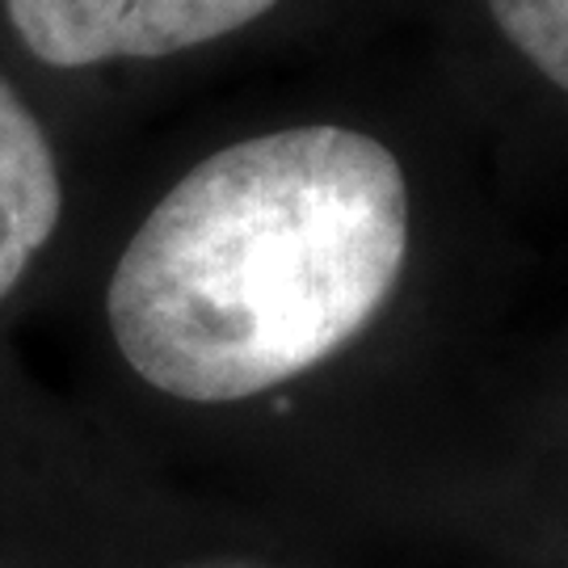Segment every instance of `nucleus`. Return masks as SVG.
Returning <instances> with one entry per match:
<instances>
[{
	"mask_svg": "<svg viewBox=\"0 0 568 568\" xmlns=\"http://www.w3.org/2000/svg\"><path fill=\"white\" fill-rule=\"evenodd\" d=\"M405 257L400 161L363 131L295 126L190 169L119 257L105 316L140 379L232 405L354 342Z\"/></svg>",
	"mask_w": 568,
	"mask_h": 568,
	"instance_id": "1",
	"label": "nucleus"
},
{
	"mask_svg": "<svg viewBox=\"0 0 568 568\" xmlns=\"http://www.w3.org/2000/svg\"><path fill=\"white\" fill-rule=\"evenodd\" d=\"M63 211L51 143L21 98L0 81V300L18 286Z\"/></svg>",
	"mask_w": 568,
	"mask_h": 568,
	"instance_id": "3",
	"label": "nucleus"
},
{
	"mask_svg": "<svg viewBox=\"0 0 568 568\" xmlns=\"http://www.w3.org/2000/svg\"><path fill=\"white\" fill-rule=\"evenodd\" d=\"M488 9L501 34L568 93V0H488Z\"/></svg>",
	"mask_w": 568,
	"mask_h": 568,
	"instance_id": "4",
	"label": "nucleus"
},
{
	"mask_svg": "<svg viewBox=\"0 0 568 568\" xmlns=\"http://www.w3.org/2000/svg\"><path fill=\"white\" fill-rule=\"evenodd\" d=\"M278 0H4L21 42L51 68L156 60L241 30Z\"/></svg>",
	"mask_w": 568,
	"mask_h": 568,
	"instance_id": "2",
	"label": "nucleus"
}]
</instances>
